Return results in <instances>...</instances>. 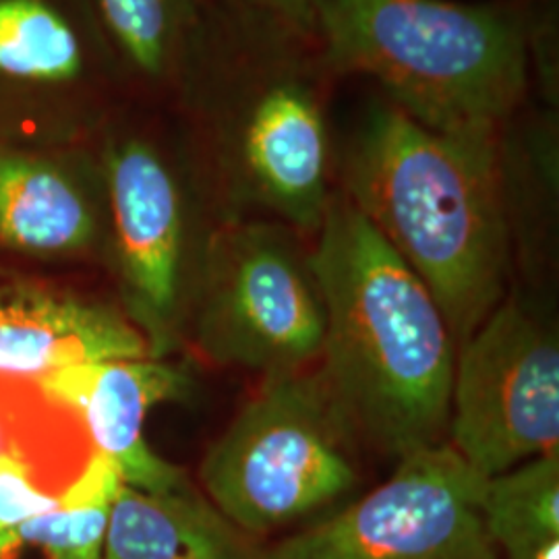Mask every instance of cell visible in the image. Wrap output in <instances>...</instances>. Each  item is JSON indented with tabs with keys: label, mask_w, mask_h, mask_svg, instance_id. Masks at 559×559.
<instances>
[{
	"label": "cell",
	"mask_w": 559,
	"mask_h": 559,
	"mask_svg": "<svg viewBox=\"0 0 559 559\" xmlns=\"http://www.w3.org/2000/svg\"><path fill=\"white\" fill-rule=\"evenodd\" d=\"M487 477L443 441L334 516L267 547L270 559H500L483 520Z\"/></svg>",
	"instance_id": "ba28073f"
},
{
	"label": "cell",
	"mask_w": 559,
	"mask_h": 559,
	"mask_svg": "<svg viewBox=\"0 0 559 559\" xmlns=\"http://www.w3.org/2000/svg\"><path fill=\"white\" fill-rule=\"evenodd\" d=\"M445 441L483 477L559 452L558 330L501 300L456 350Z\"/></svg>",
	"instance_id": "52a82bcc"
},
{
	"label": "cell",
	"mask_w": 559,
	"mask_h": 559,
	"mask_svg": "<svg viewBox=\"0 0 559 559\" xmlns=\"http://www.w3.org/2000/svg\"><path fill=\"white\" fill-rule=\"evenodd\" d=\"M316 237L323 388L359 445L385 459L440 445L459 344L438 300L344 191L332 193Z\"/></svg>",
	"instance_id": "6da1fadb"
},
{
	"label": "cell",
	"mask_w": 559,
	"mask_h": 559,
	"mask_svg": "<svg viewBox=\"0 0 559 559\" xmlns=\"http://www.w3.org/2000/svg\"><path fill=\"white\" fill-rule=\"evenodd\" d=\"M344 193L431 290L456 344L501 300L510 255L498 140L460 138L381 104L344 156Z\"/></svg>",
	"instance_id": "7a4b0ae2"
},
{
	"label": "cell",
	"mask_w": 559,
	"mask_h": 559,
	"mask_svg": "<svg viewBox=\"0 0 559 559\" xmlns=\"http://www.w3.org/2000/svg\"><path fill=\"white\" fill-rule=\"evenodd\" d=\"M81 69L80 38L57 9L44 0H0V75L62 83Z\"/></svg>",
	"instance_id": "2e32d148"
},
{
	"label": "cell",
	"mask_w": 559,
	"mask_h": 559,
	"mask_svg": "<svg viewBox=\"0 0 559 559\" xmlns=\"http://www.w3.org/2000/svg\"><path fill=\"white\" fill-rule=\"evenodd\" d=\"M98 239L80 182L52 162L0 152V245L27 255H78Z\"/></svg>",
	"instance_id": "4fadbf2b"
},
{
	"label": "cell",
	"mask_w": 559,
	"mask_h": 559,
	"mask_svg": "<svg viewBox=\"0 0 559 559\" xmlns=\"http://www.w3.org/2000/svg\"><path fill=\"white\" fill-rule=\"evenodd\" d=\"M253 15L286 32L288 36H316L313 9L309 0H240Z\"/></svg>",
	"instance_id": "d6986e66"
},
{
	"label": "cell",
	"mask_w": 559,
	"mask_h": 559,
	"mask_svg": "<svg viewBox=\"0 0 559 559\" xmlns=\"http://www.w3.org/2000/svg\"><path fill=\"white\" fill-rule=\"evenodd\" d=\"M357 448L316 369L263 376L201 459V491L261 537L348 496L360 479Z\"/></svg>",
	"instance_id": "277c9868"
},
{
	"label": "cell",
	"mask_w": 559,
	"mask_h": 559,
	"mask_svg": "<svg viewBox=\"0 0 559 559\" xmlns=\"http://www.w3.org/2000/svg\"><path fill=\"white\" fill-rule=\"evenodd\" d=\"M189 325L201 357L221 367H316L325 305L299 235L265 218L226 222L205 245Z\"/></svg>",
	"instance_id": "5b68a950"
},
{
	"label": "cell",
	"mask_w": 559,
	"mask_h": 559,
	"mask_svg": "<svg viewBox=\"0 0 559 559\" xmlns=\"http://www.w3.org/2000/svg\"><path fill=\"white\" fill-rule=\"evenodd\" d=\"M120 487L115 464L94 452L78 479L60 493L55 510L21 524L20 547L34 545L46 559H104L110 512Z\"/></svg>",
	"instance_id": "9a60e30c"
},
{
	"label": "cell",
	"mask_w": 559,
	"mask_h": 559,
	"mask_svg": "<svg viewBox=\"0 0 559 559\" xmlns=\"http://www.w3.org/2000/svg\"><path fill=\"white\" fill-rule=\"evenodd\" d=\"M108 32L135 69L160 78L179 52L195 0H96Z\"/></svg>",
	"instance_id": "e0dca14e"
},
{
	"label": "cell",
	"mask_w": 559,
	"mask_h": 559,
	"mask_svg": "<svg viewBox=\"0 0 559 559\" xmlns=\"http://www.w3.org/2000/svg\"><path fill=\"white\" fill-rule=\"evenodd\" d=\"M104 559H270L193 483L150 493L122 485L112 503Z\"/></svg>",
	"instance_id": "7c38bea8"
},
{
	"label": "cell",
	"mask_w": 559,
	"mask_h": 559,
	"mask_svg": "<svg viewBox=\"0 0 559 559\" xmlns=\"http://www.w3.org/2000/svg\"><path fill=\"white\" fill-rule=\"evenodd\" d=\"M122 313L166 359L191 318L201 267L191 263L187 203L173 168L147 141L115 143L106 156Z\"/></svg>",
	"instance_id": "9c48e42d"
},
{
	"label": "cell",
	"mask_w": 559,
	"mask_h": 559,
	"mask_svg": "<svg viewBox=\"0 0 559 559\" xmlns=\"http://www.w3.org/2000/svg\"><path fill=\"white\" fill-rule=\"evenodd\" d=\"M483 520L500 559H559V452L489 477Z\"/></svg>",
	"instance_id": "5bb4252c"
},
{
	"label": "cell",
	"mask_w": 559,
	"mask_h": 559,
	"mask_svg": "<svg viewBox=\"0 0 559 559\" xmlns=\"http://www.w3.org/2000/svg\"><path fill=\"white\" fill-rule=\"evenodd\" d=\"M325 59L378 81L408 117L498 140L524 96L528 36L516 13L450 0H309Z\"/></svg>",
	"instance_id": "3957f363"
},
{
	"label": "cell",
	"mask_w": 559,
	"mask_h": 559,
	"mask_svg": "<svg viewBox=\"0 0 559 559\" xmlns=\"http://www.w3.org/2000/svg\"><path fill=\"white\" fill-rule=\"evenodd\" d=\"M150 357L127 316L34 280L0 276V376L41 380L64 367Z\"/></svg>",
	"instance_id": "8fae6325"
},
{
	"label": "cell",
	"mask_w": 559,
	"mask_h": 559,
	"mask_svg": "<svg viewBox=\"0 0 559 559\" xmlns=\"http://www.w3.org/2000/svg\"><path fill=\"white\" fill-rule=\"evenodd\" d=\"M4 460H9V459H0V468H2V464H4Z\"/></svg>",
	"instance_id": "ffe728a7"
},
{
	"label": "cell",
	"mask_w": 559,
	"mask_h": 559,
	"mask_svg": "<svg viewBox=\"0 0 559 559\" xmlns=\"http://www.w3.org/2000/svg\"><path fill=\"white\" fill-rule=\"evenodd\" d=\"M59 498L60 493H44L36 485L34 464L4 460L0 468V559L20 547L17 528L21 524L55 510Z\"/></svg>",
	"instance_id": "ac0fdd59"
},
{
	"label": "cell",
	"mask_w": 559,
	"mask_h": 559,
	"mask_svg": "<svg viewBox=\"0 0 559 559\" xmlns=\"http://www.w3.org/2000/svg\"><path fill=\"white\" fill-rule=\"evenodd\" d=\"M222 189L247 212L316 235L330 189V135L320 87L280 50L233 55L216 127ZM260 216V218H261Z\"/></svg>",
	"instance_id": "8992f818"
},
{
	"label": "cell",
	"mask_w": 559,
	"mask_h": 559,
	"mask_svg": "<svg viewBox=\"0 0 559 559\" xmlns=\"http://www.w3.org/2000/svg\"><path fill=\"white\" fill-rule=\"evenodd\" d=\"M41 390L75 411L94 450L115 464L122 485L164 493L191 483L145 441V419L164 402L182 400L193 381L166 359L100 360L64 367L38 380Z\"/></svg>",
	"instance_id": "30bf717a"
}]
</instances>
